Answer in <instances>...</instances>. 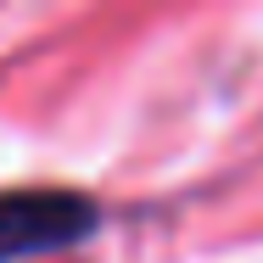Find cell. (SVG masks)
I'll return each mask as SVG.
<instances>
[{"instance_id":"6da1fadb","label":"cell","mask_w":263,"mask_h":263,"mask_svg":"<svg viewBox=\"0 0 263 263\" xmlns=\"http://www.w3.org/2000/svg\"><path fill=\"white\" fill-rule=\"evenodd\" d=\"M96 224H101L96 202L79 196V191H56V185L0 191V263L67 252V247L90 241Z\"/></svg>"}]
</instances>
